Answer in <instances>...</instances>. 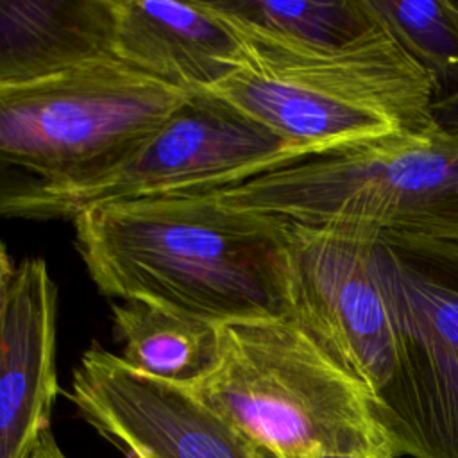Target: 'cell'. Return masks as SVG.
Instances as JSON below:
<instances>
[{"instance_id": "18", "label": "cell", "mask_w": 458, "mask_h": 458, "mask_svg": "<svg viewBox=\"0 0 458 458\" xmlns=\"http://www.w3.org/2000/svg\"><path fill=\"white\" fill-rule=\"evenodd\" d=\"M30 458H68V456L64 454V451H63L61 445L57 444V440H55L52 429H48V431H45L43 437L39 438V442H38V445L34 447Z\"/></svg>"}, {"instance_id": "6", "label": "cell", "mask_w": 458, "mask_h": 458, "mask_svg": "<svg viewBox=\"0 0 458 458\" xmlns=\"http://www.w3.org/2000/svg\"><path fill=\"white\" fill-rule=\"evenodd\" d=\"M395 365L372 399L394 456L458 458V240L372 233Z\"/></svg>"}, {"instance_id": "7", "label": "cell", "mask_w": 458, "mask_h": 458, "mask_svg": "<svg viewBox=\"0 0 458 458\" xmlns=\"http://www.w3.org/2000/svg\"><path fill=\"white\" fill-rule=\"evenodd\" d=\"M311 159L220 97L197 91L127 159L100 179L36 206L29 218H73L106 204L211 193Z\"/></svg>"}, {"instance_id": "3", "label": "cell", "mask_w": 458, "mask_h": 458, "mask_svg": "<svg viewBox=\"0 0 458 458\" xmlns=\"http://www.w3.org/2000/svg\"><path fill=\"white\" fill-rule=\"evenodd\" d=\"M190 95L114 59L0 86V216L100 179Z\"/></svg>"}, {"instance_id": "8", "label": "cell", "mask_w": 458, "mask_h": 458, "mask_svg": "<svg viewBox=\"0 0 458 458\" xmlns=\"http://www.w3.org/2000/svg\"><path fill=\"white\" fill-rule=\"evenodd\" d=\"M288 222V220H286ZM292 320L372 394L395 365L390 308L372 252V233L288 222Z\"/></svg>"}, {"instance_id": "12", "label": "cell", "mask_w": 458, "mask_h": 458, "mask_svg": "<svg viewBox=\"0 0 458 458\" xmlns=\"http://www.w3.org/2000/svg\"><path fill=\"white\" fill-rule=\"evenodd\" d=\"M111 57L109 0H0V86Z\"/></svg>"}, {"instance_id": "9", "label": "cell", "mask_w": 458, "mask_h": 458, "mask_svg": "<svg viewBox=\"0 0 458 458\" xmlns=\"http://www.w3.org/2000/svg\"><path fill=\"white\" fill-rule=\"evenodd\" d=\"M68 399L123 458H283L186 386L141 374L97 342L82 352Z\"/></svg>"}, {"instance_id": "19", "label": "cell", "mask_w": 458, "mask_h": 458, "mask_svg": "<svg viewBox=\"0 0 458 458\" xmlns=\"http://www.w3.org/2000/svg\"><path fill=\"white\" fill-rule=\"evenodd\" d=\"M320 458H395L392 451H379V453H360V454H324Z\"/></svg>"}, {"instance_id": "11", "label": "cell", "mask_w": 458, "mask_h": 458, "mask_svg": "<svg viewBox=\"0 0 458 458\" xmlns=\"http://www.w3.org/2000/svg\"><path fill=\"white\" fill-rule=\"evenodd\" d=\"M55 395V286L32 258L16 267L0 324V458H30Z\"/></svg>"}, {"instance_id": "15", "label": "cell", "mask_w": 458, "mask_h": 458, "mask_svg": "<svg viewBox=\"0 0 458 458\" xmlns=\"http://www.w3.org/2000/svg\"><path fill=\"white\" fill-rule=\"evenodd\" d=\"M365 5L438 88L458 82V14L449 0H365Z\"/></svg>"}, {"instance_id": "16", "label": "cell", "mask_w": 458, "mask_h": 458, "mask_svg": "<svg viewBox=\"0 0 458 458\" xmlns=\"http://www.w3.org/2000/svg\"><path fill=\"white\" fill-rule=\"evenodd\" d=\"M431 118L437 131L458 136V86L445 95H438L431 107Z\"/></svg>"}, {"instance_id": "17", "label": "cell", "mask_w": 458, "mask_h": 458, "mask_svg": "<svg viewBox=\"0 0 458 458\" xmlns=\"http://www.w3.org/2000/svg\"><path fill=\"white\" fill-rule=\"evenodd\" d=\"M14 274H16V267L11 261L5 245L0 242V324H2L4 310H5V302L11 292Z\"/></svg>"}, {"instance_id": "13", "label": "cell", "mask_w": 458, "mask_h": 458, "mask_svg": "<svg viewBox=\"0 0 458 458\" xmlns=\"http://www.w3.org/2000/svg\"><path fill=\"white\" fill-rule=\"evenodd\" d=\"M111 311L120 358L141 374L191 386L220 358V324L141 299L113 304Z\"/></svg>"}, {"instance_id": "20", "label": "cell", "mask_w": 458, "mask_h": 458, "mask_svg": "<svg viewBox=\"0 0 458 458\" xmlns=\"http://www.w3.org/2000/svg\"><path fill=\"white\" fill-rule=\"evenodd\" d=\"M449 4H451V7H453V11L458 14V0H449Z\"/></svg>"}, {"instance_id": "10", "label": "cell", "mask_w": 458, "mask_h": 458, "mask_svg": "<svg viewBox=\"0 0 458 458\" xmlns=\"http://www.w3.org/2000/svg\"><path fill=\"white\" fill-rule=\"evenodd\" d=\"M111 57L184 91H209L247 59L234 29L208 0H109Z\"/></svg>"}, {"instance_id": "5", "label": "cell", "mask_w": 458, "mask_h": 458, "mask_svg": "<svg viewBox=\"0 0 458 458\" xmlns=\"http://www.w3.org/2000/svg\"><path fill=\"white\" fill-rule=\"evenodd\" d=\"M213 193L233 208L297 224L458 240V136L433 129L383 140Z\"/></svg>"}, {"instance_id": "4", "label": "cell", "mask_w": 458, "mask_h": 458, "mask_svg": "<svg viewBox=\"0 0 458 458\" xmlns=\"http://www.w3.org/2000/svg\"><path fill=\"white\" fill-rule=\"evenodd\" d=\"M220 331L215 369L186 388L243 433L283 458L392 451L369 388L295 320Z\"/></svg>"}, {"instance_id": "2", "label": "cell", "mask_w": 458, "mask_h": 458, "mask_svg": "<svg viewBox=\"0 0 458 458\" xmlns=\"http://www.w3.org/2000/svg\"><path fill=\"white\" fill-rule=\"evenodd\" d=\"M242 43L243 66L208 93L311 157L435 129L437 81L377 23L336 48Z\"/></svg>"}, {"instance_id": "14", "label": "cell", "mask_w": 458, "mask_h": 458, "mask_svg": "<svg viewBox=\"0 0 458 458\" xmlns=\"http://www.w3.org/2000/svg\"><path fill=\"white\" fill-rule=\"evenodd\" d=\"M243 41L284 48H336L376 21L365 0H208Z\"/></svg>"}, {"instance_id": "1", "label": "cell", "mask_w": 458, "mask_h": 458, "mask_svg": "<svg viewBox=\"0 0 458 458\" xmlns=\"http://www.w3.org/2000/svg\"><path fill=\"white\" fill-rule=\"evenodd\" d=\"M75 245L97 288L215 324L292 318L283 218L211 193L106 202L73 218Z\"/></svg>"}]
</instances>
